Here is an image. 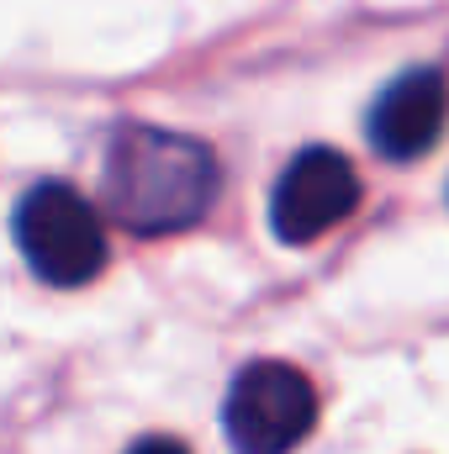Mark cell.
I'll return each instance as SVG.
<instances>
[{"mask_svg":"<svg viewBox=\"0 0 449 454\" xmlns=\"http://www.w3.org/2000/svg\"><path fill=\"white\" fill-rule=\"evenodd\" d=\"M101 201L127 232L159 238L196 227L217 201V159L207 143L164 127H116L101 169Z\"/></svg>","mask_w":449,"mask_h":454,"instance_id":"cell-1","label":"cell"},{"mask_svg":"<svg viewBox=\"0 0 449 454\" xmlns=\"http://www.w3.org/2000/svg\"><path fill=\"white\" fill-rule=\"evenodd\" d=\"M127 454H191V450L175 444V439H143V444H132Z\"/></svg>","mask_w":449,"mask_h":454,"instance_id":"cell-6","label":"cell"},{"mask_svg":"<svg viewBox=\"0 0 449 454\" xmlns=\"http://www.w3.org/2000/svg\"><path fill=\"white\" fill-rule=\"evenodd\" d=\"M16 248L43 286H85L106 270L101 212L64 180H43L16 201Z\"/></svg>","mask_w":449,"mask_h":454,"instance_id":"cell-2","label":"cell"},{"mask_svg":"<svg viewBox=\"0 0 449 454\" xmlns=\"http://www.w3.org/2000/svg\"><path fill=\"white\" fill-rule=\"evenodd\" d=\"M359 207V175L338 148H302L275 191H270V227L280 243H318L323 232L349 223Z\"/></svg>","mask_w":449,"mask_h":454,"instance_id":"cell-4","label":"cell"},{"mask_svg":"<svg viewBox=\"0 0 449 454\" xmlns=\"http://www.w3.org/2000/svg\"><path fill=\"white\" fill-rule=\"evenodd\" d=\"M232 454H291L318 428V391L286 359H254L232 375L223 402Z\"/></svg>","mask_w":449,"mask_h":454,"instance_id":"cell-3","label":"cell"},{"mask_svg":"<svg viewBox=\"0 0 449 454\" xmlns=\"http://www.w3.org/2000/svg\"><path fill=\"white\" fill-rule=\"evenodd\" d=\"M449 127V80L439 69H402L370 106V148L391 164L423 159Z\"/></svg>","mask_w":449,"mask_h":454,"instance_id":"cell-5","label":"cell"}]
</instances>
